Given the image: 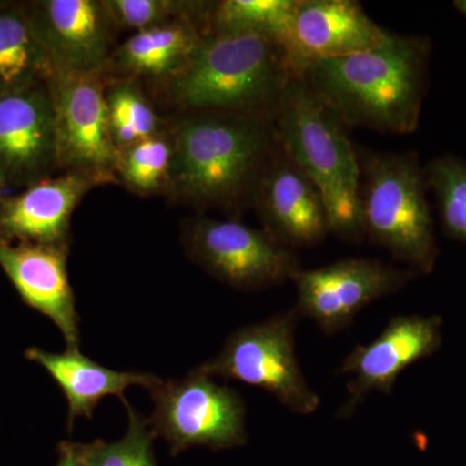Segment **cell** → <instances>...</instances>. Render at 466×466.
Wrapping results in <instances>:
<instances>
[{"label": "cell", "instance_id": "3", "mask_svg": "<svg viewBox=\"0 0 466 466\" xmlns=\"http://www.w3.org/2000/svg\"><path fill=\"white\" fill-rule=\"evenodd\" d=\"M294 73L280 43L256 33H207L186 66L165 82L179 115L213 113L274 122Z\"/></svg>", "mask_w": 466, "mask_h": 466}, {"label": "cell", "instance_id": "12", "mask_svg": "<svg viewBox=\"0 0 466 466\" xmlns=\"http://www.w3.org/2000/svg\"><path fill=\"white\" fill-rule=\"evenodd\" d=\"M441 345V319L401 315L392 318L379 337L357 346L343 360L339 373L350 376L348 400L339 410L349 419L370 392L391 394L401 372L433 355Z\"/></svg>", "mask_w": 466, "mask_h": 466}, {"label": "cell", "instance_id": "6", "mask_svg": "<svg viewBox=\"0 0 466 466\" xmlns=\"http://www.w3.org/2000/svg\"><path fill=\"white\" fill-rule=\"evenodd\" d=\"M296 308L233 332L216 358L202 363L208 375L235 380L274 395L290 412L311 415L320 397L309 388L296 355Z\"/></svg>", "mask_w": 466, "mask_h": 466}, {"label": "cell", "instance_id": "26", "mask_svg": "<svg viewBox=\"0 0 466 466\" xmlns=\"http://www.w3.org/2000/svg\"><path fill=\"white\" fill-rule=\"evenodd\" d=\"M426 175L440 201L444 231L466 242V165L444 156L429 165Z\"/></svg>", "mask_w": 466, "mask_h": 466}, {"label": "cell", "instance_id": "25", "mask_svg": "<svg viewBox=\"0 0 466 466\" xmlns=\"http://www.w3.org/2000/svg\"><path fill=\"white\" fill-rule=\"evenodd\" d=\"M116 29L134 33L165 25L183 18L201 21L205 25L208 3L177 0H104Z\"/></svg>", "mask_w": 466, "mask_h": 466}, {"label": "cell", "instance_id": "5", "mask_svg": "<svg viewBox=\"0 0 466 466\" xmlns=\"http://www.w3.org/2000/svg\"><path fill=\"white\" fill-rule=\"evenodd\" d=\"M361 233L412 271L429 274L438 257L425 174L413 153H379L364 162Z\"/></svg>", "mask_w": 466, "mask_h": 466}, {"label": "cell", "instance_id": "11", "mask_svg": "<svg viewBox=\"0 0 466 466\" xmlns=\"http://www.w3.org/2000/svg\"><path fill=\"white\" fill-rule=\"evenodd\" d=\"M26 9L52 72L104 75L118 30L104 0H35Z\"/></svg>", "mask_w": 466, "mask_h": 466}, {"label": "cell", "instance_id": "7", "mask_svg": "<svg viewBox=\"0 0 466 466\" xmlns=\"http://www.w3.org/2000/svg\"><path fill=\"white\" fill-rule=\"evenodd\" d=\"M150 392V429L167 441L173 455L191 447L235 449L248 440L247 410L240 394L218 383L200 367L177 381L159 382Z\"/></svg>", "mask_w": 466, "mask_h": 466}, {"label": "cell", "instance_id": "22", "mask_svg": "<svg viewBox=\"0 0 466 466\" xmlns=\"http://www.w3.org/2000/svg\"><path fill=\"white\" fill-rule=\"evenodd\" d=\"M110 133L116 150L164 133L162 119L137 79H115L106 84Z\"/></svg>", "mask_w": 466, "mask_h": 466}, {"label": "cell", "instance_id": "27", "mask_svg": "<svg viewBox=\"0 0 466 466\" xmlns=\"http://www.w3.org/2000/svg\"><path fill=\"white\" fill-rule=\"evenodd\" d=\"M57 466H85L76 456L73 443L63 441L60 444V459H58Z\"/></svg>", "mask_w": 466, "mask_h": 466}, {"label": "cell", "instance_id": "13", "mask_svg": "<svg viewBox=\"0 0 466 466\" xmlns=\"http://www.w3.org/2000/svg\"><path fill=\"white\" fill-rule=\"evenodd\" d=\"M55 171L60 170L47 81L0 97V184L27 188Z\"/></svg>", "mask_w": 466, "mask_h": 466}, {"label": "cell", "instance_id": "24", "mask_svg": "<svg viewBox=\"0 0 466 466\" xmlns=\"http://www.w3.org/2000/svg\"><path fill=\"white\" fill-rule=\"evenodd\" d=\"M128 415L127 431L116 441H95L73 443L76 456L85 466H157L153 453L156 435L148 420L124 401Z\"/></svg>", "mask_w": 466, "mask_h": 466}, {"label": "cell", "instance_id": "16", "mask_svg": "<svg viewBox=\"0 0 466 466\" xmlns=\"http://www.w3.org/2000/svg\"><path fill=\"white\" fill-rule=\"evenodd\" d=\"M67 247L0 240V267L29 308L50 319L67 349H79V317L66 269Z\"/></svg>", "mask_w": 466, "mask_h": 466}, {"label": "cell", "instance_id": "28", "mask_svg": "<svg viewBox=\"0 0 466 466\" xmlns=\"http://www.w3.org/2000/svg\"><path fill=\"white\" fill-rule=\"evenodd\" d=\"M455 5L456 8H458L460 12H462L466 16V0H459V2L455 3Z\"/></svg>", "mask_w": 466, "mask_h": 466}, {"label": "cell", "instance_id": "18", "mask_svg": "<svg viewBox=\"0 0 466 466\" xmlns=\"http://www.w3.org/2000/svg\"><path fill=\"white\" fill-rule=\"evenodd\" d=\"M26 358L45 368L60 386L67 401L69 429L78 417L92 419L94 410L104 398L115 395L125 401V391L131 386H142L152 390L162 381L150 373L124 372L100 366L79 352L78 349L50 352L30 348Z\"/></svg>", "mask_w": 466, "mask_h": 466}, {"label": "cell", "instance_id": "14", "mask_svg": "<svg viewBox=\"0 0 466 466\" xmlns=\"http://www.w3.org/2000/svg\"><path fill=\"white\" fill-rule=\"evenodd\" d=\"M251 201L263 231L289 249L314 247L330 232L320 192L280 147L260 175Z\"/></svg>", "mask_w": 466, "mask_h": 466}, {"label": "cell", "instance_id": "20", "mask_svg": "<svg viewBox=\"0 0 466 466\" xmlns=\"http://www.w3.org/2000/svg\"><path fill=\"white\" fill-rule=\"evenodd\" d=\"M51 75L26 5H0V97L42 84Z\"/></svg>", "mask_w": 466, "mask_h": 466}, {"label": "cell", "instance_id": "17", "mask_svg": "<svg viewBox=\"0 0 466 466\" xmlns=\"http://www.w3.org/2000/svg\"><path fill=\"white\" fill-rule=\"evenodd\" d=\"M97 184L87 175L63 173L0 198V240L67 247L73 213Z\"/></svg>", "mask_w": 466, "mask_h": 466}, {"label": "cell", "instance_id": "4", "mask_svg": "<svg viewBox=\"0 0 466 466\" xmlns=\"http://www.w3.org/2000/svg\"><path fill=\"white\" fill-rule=\"evenodd\" d=\"M279 147L317 187L330 232L361 238V168L345 125L299 75L285 86L274 118Z\"/></svg>", "mask_w": 466, "mask_h": 466}, {"label": "cell", "instance_id": "1", "mask_svg": "<svg viewBox=\"0 0 466 466\" xmlns=\"http://www.w3.org/2000/svg\"><path fill=\"white\" fill-rule=\"evenodd\" d=\"M426 60L424 39L391 34L370 50L309 63L299 76L343 125L410 134L419 125Z\"/></svg>", "mask_w": 466, "mask_h": 466}, {"label": "cell", "instance_id": "29", "mask_svg": "<svg viewBox=\"0 0 466 466\" xmlns=\"http://www.w3.org/2000/svg\"><path fill=\"white\" fill-rule=\"evenodd\" d=\"M0 186H2V184H0Z\"/></svg>", "mask_w": 466, "mask_h": 466}, {"label": "cell", "instance_id": "15", "mask_svg": "<svg viewBox=\"0 0 466 466\" xmlns=\"http://www.w3.org/2000/svg\"><path fill=\"white\" fill-rule=\"evenodd\" d=\"M390 35L354 0H299L285 51L299 75L309 63L370 50Z\"/></svg>", "mask_w": 466, "mask_h": 466}, {"label": "cell", "instance_id": "8", "mask_svg": "<svg viewBox=\"0 0 466 466\" xmlns=\"http://www.w3.org/2000/svg\"><path fill=\"white\" fill-rule=\"evenodd\" d=\"M106 76L52 72L48 76L58 170L87 175L97 183L116 179L118 150L110 133Z\"/></svg>", "mask_w": 466, "mask_h": 466}, {"label": "cell", "instance_id": "9", "mask_svg": "<svg viewBox=\"0 0 466 466\" xmlns=\"http://www.w3.org/2000/svg\"><path fill=\"white\" fill-rule=\"evenodd\" d=\"M183 238L187 253L198 266L238 289L283 284L299 269L289 248L238 220L198 218L187 225Z\"/></svg>", "mask_w": 466, "mask_h": 466}, {"label": "cell", "instance_id": "10", "mask_svg": "<svg viewBox=\"0 0 466 466\" xmlns=\"http://www.w3.org/2000/svg\"><path fill=\"white\" fill-rule=\"evenodd\" d=\"M415 275L412 269L368 258L299 268L291 278L299 293L296 309L299 317L311 319L324 333L334 334L348 328L370 303L406 287Z\"/></svg>", "mask_w": 466, "mask_h": 466}, {"label": "cell", "instance_id": "21", "mask_svg": "<svg viewBox=\"0 0 466 466\" xmlns=\"http://www.w3.org/2000/svg\"><path fill=\"white\" fill-rule=\"evenodd\" d=\"M299 0H223L208 3L207 33H256L285 48Z\"/></svg>", "mask_w": 466, "mask_h": 466}, {"label": "cell", "instance_id": "23", "mask_svg": "<svg viewBox=\"0 0 466 466\" xmlns=\"http://www.w3.org/2000/svg\"><path fill=\"white\" fill-rule=\"evenodd\" d=\"M173 144L170 133L155 135L148 139L119 150L116 179L140 195H153L167 189Z\"/></svg>", "mask_w": 466, "mask_h": 466}, {"label": "cell", "instance_id": "2", "mask_svg": "<svg viewBox=\"0 0 466 466\" xmlns=\"http://www.w3.org/2000/svg\"><path fill=\"white\" fill-rule=\"evenodd\" d=\"M167 191L196 208H238L251 201L279 148L274 122L253 116L179 115Z\"/></svg>", "mask_w": 466, "mask_h": 466}, {"label": "cell", "instance_id": "19", "mask_svg": "<svg viewBox=\"0 0 466 466\" xmlns=\"http://www.w3.org/2000/svg\"><path fill=\"white\" fill-rule=\"evenodd\" d=\"M204 34V24L193 18L134 33L113 52L104 75L115 69L122 79L165 82L186 66Z\"/></svg>", "mask_w": 466, "mask_h": 466}]
</instances>
